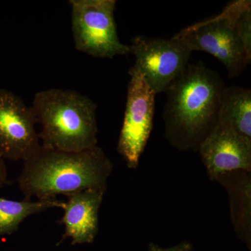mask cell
<instances>
[{
  "mask_svg": "<svg viewBox=\"0 0 251 251\" xmlns=\"http://www.w3.org/2000/svg\"><path fill=\"white\" fill-rule=\"evenodd\" d=\"M224 88L221 77L204 64H188L166 92L165 135L173 148L198 151L217 125Z\"/></svg>",
  "mask_w": 251,
  "mask_h": 251,
  "instance_id": "6da1fadb",
  "label": "cell"
},
{
  "mask_svg": "<svg viewBox=\"0 0 251 251\" xmlns=\"http://www.w3.org/2000/svg\"><path fill=\"white\" fill-rule=\"evenodd\" d=\"M114 166L101 148L65 151L43 148L24 161L18 184L25 199H56L87 189L107 190Z\"/></svg>",
  "mask_w": 251,
  "mask_h": 251,
  "instance_id": "7a4b0ae2",
  "label": "cell"
},
{
  "mask_svg": "<svg viewBox=\"0 0 251 251\" xmlns=\"http://www.w3.org/2000/svg\"><path fill=\"white\" fill-rule=\"evenodd\" d=\"M31 109L42 129L41 146L81 151L98 146L97 104L75 91L52 88L37 92Z\"/></svg>",
  "mask_w": 251,
  "mask_h": 251,
  "instance_id": "3957f363",
  "label": "cell"
},
{
  "mask_svg": "<svg viewBox=\"0 0 251 251\" xmlns=\"http://www.w3.org/2000/svg\"><path fill=\"white\" fill-rule=\"evenodd\" d=\"M251 6L249 0L229 3L221 14L181 29L173 36L193 51H204L222 63L229 77L239 76L251 61L244 52L236 21L241 13Z\"/></svg>",
  "mask_w": 251,
  "mask_h": 251,
  "instance_id": "277c9868",
  "label": "cell"
},
{
  "mask_svg": "<svg viewBox=\"0 0 251 251\" xmlns=\"http://www.w3.org/2000/svg\"><path fill=\"white\" fill-rule=\"evenodd\" d=\"M115 0H70L75 49L98 58L130 53L117 34Z\"/></svg>",
  "mask_w": 251,
  "mask_h": 251,
  "instance_id": "5b68a950",
  "label": "cell"
},
{
  "mask_svg": "<svg viewBox=\"0 0 251 251\" xmlns=\"http://www.w3.org/2000/svg\"><path fill=\"white\" fill-rule=\"evenodd\" d=\"M134 65L129 72L140 74L157 94L166 92L187 67L191 50L182 41L138 36L132 41Z\"/></svg>",
  "mask_w": 251,
  "mask_h": 251,
  "instance_id": "8992f818",
  "label": "cell"
},
{
  "mask_svg": "<svg viewBox=\"0 0 251 251\" xmlns=\"http://www.w3.org/2000/svg\"><path fill=\"white\" fill-rule=\"evenodd\" d=\"M126 103L117 151L130 169H136L153 128L155 97L145 79L129 72Z\"/></svg>",
  "mask_w": 251,
  "mask_h": 251,
  "instance_id": "52a82bcc",
  "label": "cell"
},
{
  "mask_svg": "<svg viewBox=\"0 0 251 251\" xmlns=\"http://www.w3.org/2000/svg\"><path fill=\"white\" fill-rule=\"evenodd\" d=\"M37 124L31 106L21 97L0 90V156L10 161H26L41 148Z\"/></svg>",
  "mask_w": 251,
  "mask_h": 251,
  "instance_id": "ba28073f",
  "label": "cell"
},
{
  "mask_svg": "<svg viewBox=\"0 0 251 251\" xmlns=\"http://www.w3.org/2000/svg\"><path fill=\"white\" fill-rule=\"evenodd\" d=\"M198 151L209 179L234 171L251 173V138L217 125L203 140Z\"/></svg>",
  "mask_w": 251,
  "mask_h": 251,
  "instance_id": "9c48e42d",
  "label": "cell"
},
{
  "mask_svg": "<svg viewBox=\"0 0 251 251\" xmlns=\"http://www.w3.org/2000/svg\"><path fill=\"white\" fill-rule=\"evenodd\" d=\"M106 190L87 189L66 196L64 214L59 223L64 226L62 240L70 238L72 245L91 244L98 234L99 214Z\"/></svg>",
  "mask_w": 251,
  "mask_h": 251,
  "instance_id": "30bf717a",
  "label": "cell"
},
{
  "mask_svg": "<svg viewBox=\"0 0 251 251\" xmlns=\"http://www.w3.org/2000/svg\"><path fill=\"white\" fill-rule=\"evenodd\" d=\"M216 181L228 195L231 221L238 237L248 246L251 239V173L234 171L220 176Z\"/></svg>",
  "mask_w": 251,
  "mask_h": 251,
  "instance_id": "8fae6325",
  "label": "cell"
},
{
  "mask_svg": "<svg viewBox=\"0 0 251 251\" xmlns=\"http://www.w3.org/2000/svg\"><path fill=\"white\" fill-rule=\"evenodd\" d=\"M217 125L228 127L251 138V91L225 87L221 94Z\"/></svg>",
  "mask_w": 251,
  "mask_h": 251,
  "instance_id": "7c38bea8",
  "label": "cell"
},
{
  "mask_svg": "<svg viewBox=\"0 0 251 251\" xmlns=\"http://www.w3.org/2000/svg\"><path fill=\"white\" fill-rule=\"evenodd\" d=\"M64 201L56 199H24L17 201L0 197V235H11L29 216L51 208L62 209Z\"/></svg>",
  "mask_w": 251,
  "mask_h": 251,
  "instance_id": "4fadbf2b",
  "label": "cell"
},
{
  "mask_svg": "<svg viewBox=\"0 0 251 251\" xmlns=\"http://www.w3.org/2000/svg\"><path fill=\"white\" fill-rule=\"evenodd\" d=\"M236 31L248 59L251 60V6L241 13L236 21Z\"/></svg>",
  "mask_w": 251,
  "mask_h": 251,
  "instance_id": "5bb4252c",
  "label": "cell"
},
{
  "mask_svg": "<svg viewBox=\"0 0 251 251\" xmlns=\"http://www.w3.org/2000/svg\"><path fill=\"white\" fill-rule=\"evenodd\" d=\"M148 251H193V250L191 243L183 242L174 247L166 248V249L151 243L149 246Z\"/></svg>",
  "mask_w": 251,
  "mask_h": 251,
  "instance_id": "9a60e30c",
  "label": "cell"
},
{
  "mask_svg": "<svg viewBox=\"0 0 251 251\" xmlns=\"http://www.w3.org/2000/svg\"><path fill=\"white\" fill-rule=\"evenodd\" d=\"M7 169L4 159L0 156V188L7 183Z\"/></svg>",
  "mask_w": 251,
  "mask_h": 251,
  "instance_id": "2e32d148",
  "label": "cell"
}]
</instances>
